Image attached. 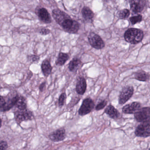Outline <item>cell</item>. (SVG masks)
<instances>
[{"mask_svg": "<svg viewBox=\"0 0 150 150\" xmlns=\"http://www.w3.org/2000/svg\"><path fill=\"white\" fill-rule=\"evenodd\" d=\"M52 15L56 22L62 27L65 32L76 34L80 28V24L77 21L71 19L66 13L59 8L52 11Z\"/></svg>", "mask_w": 150, "mask_h": 150, "instance_id": "cell-1", "label": "cell"}, {"mask_svg": "<svg viewBox=\"0 0 150 150\" xmlns=\"http://www.w3.org/2000/svg\"><path fill=\"white\" fill-rule=\"evenodd\" d=\"M144 38V33L140 29L130 28L124 34L125 41L132 44H136L141 42Z\"/></svg>", "mask_w": 150, "mask_h": 150, "instance_id": "cell-2", "label": "cell"}, {"mask_svg": "<svg viewBox=\"0 0 150 150\" xmlns=\"http://www.w3.org/2000/svg\"><path fill=\"white\" fill-rule=\"evenodd\" d=\"M15 118L17 124H20L23 121L31 120L34 118V114L28 109L20 110L15 112Z\"/></svg>", "mask_w": 150, "mask_h": 150, "instance_id": "cell-3", "label": "cell"}, {"mask_svg": "<svg viewBox=\"0 0 150 150\" xmlns=\"http://www.w3.org/2000/svg\"><path fill=\"white\" fill-rule=\"evenodd\" d=\"M134 117L136 121L139 122L150 121V107H144L139 109L134 114Z\"/></svg>", "mask_w": 150, "mask_h": 150, "instance_id": "cell-4", "label": "cell"}, {"mask_svg": "<svg viewBox=\"0 0 150 150\" xmlns=\"http://www.w3.org/2000/svg\"><path fill=\"white\" fill-rule=\"evenodd\" d=\"M88 38L90 45L94 49L101 50L105 46L104 42L100 37L94 32H91Z\"/></svg>", "mask_w": 150, "mask_h": 150, "instance_id": "cell-5", "label": "cell"}, {"mask_svg": "<svg viewBox=\"0 0 150 150\" xmlns=\"http://www.w3.org/2000/svg\"><path fill=\"white\" fill-rule=\"evenodd\" d=\"M135 134L141 137H150V121L144 122L139 125L135 129Z\"/></svg>", "mask_w": 150, "mask_h": 150, "instance_id": "cell-6", "label": "cell"}, {"mask_svg": "<svg viewBox=\"0 0 150 150\" xmlns=\"http://www.w3.org/2000/svg\"><path fill=\"white\" fill-rule=\"evenodd\" d=\"M93 101L90 98H87L84 100L79 110L80 115L84 116L89 114L94 108Z\"/></svg>", "mask_w": 150, "mask_h": 150, "instance_id": "cell-7", "label": "cell"}, {"mask_svg": "<svg viewBox=\"0 0 150 150\" xmlns=\"http://www.w3.org/2000/svg\"><path fill=\"white\" fill-rule=\"evenodd\" d=\"M134 89L132 86H126L124 88L120 93L119 96V104L123 105L127 102L132 96Z\"/></svg>", "mask_w": 150, "mask_h": 150, "instance_id": "cell-8", "label": "cell"}, {"mask_svg": "<svg viewBox=\"0 0 150 150\" xmlns=\"http://www.w3.org/2000/svg\"><path fill=\"white\" fill-rule=\"evenodd\" d=\"M66 137V133L64 128H59L49 135L50 140L54 142H58L63 141Z\"/></svg>", "mask_w": 150, "mask_h": 150, "instance_id": "cell-9", "label": "cell"}, {"mask_svg": "<svg viewBox=\"0 0 150 150\" xmlns=\"http://www.w3.org/2000/svg\"><path fill=\"white\" fill-rule=\"evenodd\" d=\"M36 13L41 21L46 24L51 23V17L46 8L44 7L38 8Z\"/></svg>", "mask_w": 150, "mask_h": 150, "instance_id": "cell-10", "label": "cell"}, {"mask_svg": "<svg viewBox=\"0 0 150 150\" xmlns=\"http://www.w3.org/2000/svg\"><path fill=\"white\" fill-rule=\"evenodd\" d=\"M12 103L20 110L27 109V104L26 100L23 96L16 95L11 99Z\"/></svg>", "mask_w": 150, "mask_h": 150, "instance_id": "cell-11", "label": "cell"}, {"mask_svg": "<svg viewBox=\"0 0 150 150\" xmlns=\"http://www.w3.org/2000/svg\"><path fill=\"white\" fill-rule=\"evenodd\" d=\"M130 3V8L134 13H141L146 5L145 1H132Z\"/></svg>", "mask_w": 150, "mask_h": 150, "instance_id": "cell-12", "label": "cell"}, {"mask_svg": "<svg viewBox=\"0 0 150 150\" xmlns=\"http://www.w3.org/2000/svg\"><path fill=\"white\" fill-rule=\"evenodd\" d=\"M140 107H141V104L139 103L134 102L124 106L122 109V112L125 114H135L140 108Z\"/></svg>", "mask_w": 150, "mask_h": 150, "instance_id": "cell-13", "label": "cell"}, {"mask_svg": "<svg viewBox=\"0 0 150 150\" xmlns=\"http://www.w3.org/2000/svg\"><path fill=\"white\" fill-rule=\"evenodd\" d=\"M87 88V83L86 79L83 77H80L78 79L76 86V92L79 94L83 95Z\"/></svg>", "mask_w": 150, "mask_h": 150, "instance_id": "cell-14", "label": "cell"}, {"mask_svg": "<svg viewBox=\"0 0 150 150\" xmlns=\"http://www.w3.org/2000/svg\"><path fill=\"white\" fill-rule=\"evenodd\" d=\"M41 68L44 75L45 77H48L51 73L52 70L50 60L48 59H44L41 65Z\"/></svg>", "mask_w": 150, "mask_h": 150, "instance_id": "cell-15", "label": "cell"}, {"mask_svg": "<svg viewBox=\"0 0 150 150\" xmlns=\"http://www.w3.org/2000/svg\"><path fill=\"white\" fill-rule=\"evenodd\" d=\"M104 112L112 119H117L121 117L119 111L111 105H109L105 109Z\"/></svg>", "mask_w": 150, "mask_h": 150, "instance_id": "cell-16", "label": "cell"}, {"mask_svg": "<svg viewBox=\"0 0 150 150\" xmlns=\"http://www.w3.org/2000/svg\"><path fill=\"white\" fill-rule=\"evenodd\" d=\"M81 14L83 19L88 22H91L93 18V12L87 6H84L81 10Z\"/></svg>", "mask_w": 150, "mask_h": 150, "instance_id": "cell-17", "label": "cell"}, {"mask_svg": "<svg viewBox=\"0 0 150 150\" xmlns=\"http://www.w3.org/2000/svg\"><path fill=\"white\" fill-rule=\"evenodd\" d=\"M69 56L67 53L60 52L56 60V65L57 66H62L69 59Z\"/></svg>", "mask_w": 150, "mask_h": 150, "instance_id": "cell-18", "label": "cell"}, {"mask_svg": "<svg viewBox=\"0 0 150 150\" xmlns=\"http://www.w3.org/2000/svg\"><path fill=\"white\" fill-rule=\"evenodd\" d=\"M135 79L141 81H146L149 79L150 75L144 71H138L134 74Z\"/></svg>", "mask_w": 150, "mask_h": 150, "instance_id": "cell-19", "label": "cell"}, {"mask_svg": "<svg viewBox=\"0 0 150 150\" xmlns=\"http://www.w3.org/2000/svg\"><path fill=\"white\" fill-rule=\"evenodd\" d=\"M81 62L80 59L77 58L73 59L68 65V69L71 72H73L77 69L78 67L81 64Z\"/></svg>", "mask_w": 150, "mask_h": 150, "instance_id": "cell-20", "label": "cell"}, {"mask_svg": "<svg viewBox=\"0 0 150 150\" xmlns=\"http://www.w3.org/2000/svg\"><path fill=\"white\" fill-rule=\"evenodd\" d=\"M130 15V11L127 9H124L120 10L118 13V17L120 19H125L128 18Z\"/></svg>", "mask_w": 150, "mask_h": 150, "instance_id": "cell-21", "label": "cell"}, {"mask_svg": "<svg viewBox=\"0 0 150 150\" xmlns=\"http://www.w3.org/2000/svg\"><path fill=\"white\" fill-rule=\"evenodd\" d=\"M142 20V16L140 15L137 16H132V17L130 18V21L132 24H133V25L136 24L140 22Z\"/></svg>", "mask_w": 150, "mask_h": 150, "instance_id": "cell-22", "label": "cell"}, {"mask_svg": "<svg viewBox=\"0 0 150 150\" xmlns=\"http://www.w3.org/2000/svg\"><path fill=\"white\" fill-rule=\"evenodd\" d=\"M66 98L67 95L66 93H63L60 95L59 98V107H62L64 106Z\"/></svg>", "mask_w": 150, "mask_h": 150, "instance_id": "cell-23", "label": "cell"}, {"mask_svg": "<svg viewBox=\"0 0 150 150\" xmlns=\"http://www.w3.org/2000/svg\"><path fill=\"white\" fill-rule=\"evenodd\" d=\"M107 101L105 100L102 101L96 105V110H100L103 109L104 108H105V106L107 105Z\"/></svg>", "mask_w": 150, "mask_h": 150, "instance_id": "cell-24", "label": "cell"}, {"mask_svg": "<svg viewBox=\"0 0 150 150\" xmlns=\"http://www.w3.org/2000/svg\"><path fill=\"white\" fill-rule=\"evenodd\" d=\"M6 105V101L5 100L3 96H1V100H0V111L3 112L4 109Z\"/></svg>", "mask_w": 150, "mask_h": 150, "instance_id": "cell-25", "label": "cell"}, {"mask_svg": "<svg viewBox=\"0 0 150 150\" xmlns=\"http://www.w3.org/2000/svg\"><path fill=\"white\" fill-rule=\"evenodd\" d=\"M29 61L31 63L38 62L40 59V57L36 55H31L28 56Z\"/></svg>", "mask_w": 150, "mask_h": 150, "instance_id": "cell-26", "label": "cell"}, {"mask_svg": "<svg viewBox=\"0 0 150 150\" xmlns=\"http://www.w3.org/2000/svg\"><path fill=\"white\" fill-rule=\"evenodd\" d=\"M8 143L5 140H1L0 142V150H7Z\"/></svg>", "mask_w": 150, "mask_h": 150, "instance_id": "cell-27", "label": "cell"}, {"mask_svg": "<svg viewBox=\"0 0 150 150\" xmlns=\"http://www.w3.org/2000/svg\"><path fill=\"white\" fill-rule=\"evenodd\" d=\"M50 32L51 30L47 28H42L39 31V33L42 35H49L50 33Z\"/></svg>", "mask_w": 150, "mask_h": 150, "instance_id": "cell-28", "label": "cell"}, {"mask_svg": "<svg viewBox=\"0 0 150 150\" xmlns=\"http://www.w3.org/2000/svg\"><path fill=\"white\" fill-rule=\"evenodd\" d=\"M45 86H46V82L45 81L41 83V85L39 86V90L41 92H43L44 91L45 88Z\"/></svg>", "mask_w": 150, "mask_h": 150, "instance_id": "cell-29", "label": "cell"}, {"mask_svg": "<svg viewBox=\"0 0 150 150\" xmlns=\"http://www.w3.org/2000/svg\"><path fill=\"white\" fill-rule=\"evenodd\" d=\"M150 150V148H149V150Z\"/></svg>", "mask_w": 150, "mask_h": 150, "instance_id": "cell-30", "label": "cell"}]
</instances>
